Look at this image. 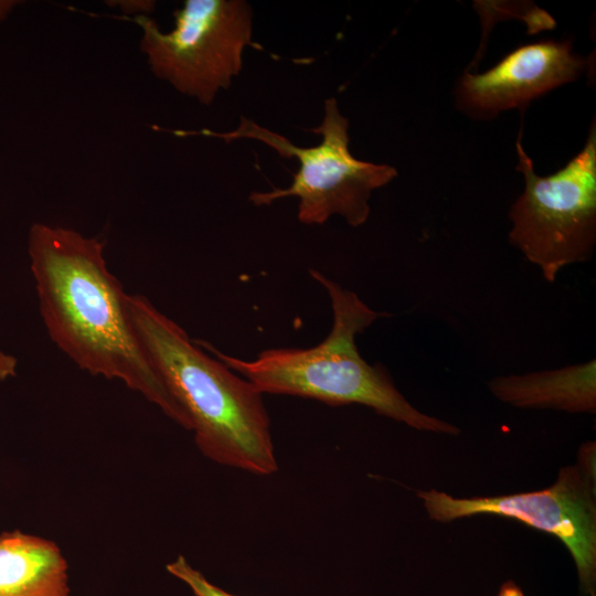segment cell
<instances>
[{"mask_svg":"<svg viewBox=\"0 0 596 596\" xmlns=\"http://www.w3.org/2000/svg\"><path fill=\"white\" fill-rule=\"evenodd\" d=\"M104 245L71 228L31 225L28 251L47 333L82 370L120 380L170 419L192 430L187 409L134 328L127 294L107 268Z\"/></svg>","mask_w":596,"mask_h":596,"instance_id":"cell-1","label":"cell"},{"mask_svg":"<svg viewBox=\"0 0 596 596\" xmlns=\"http://www.w3.org/2000/svg\"><path fill=\"white\" fill-rule=\"evenodd\" d=\"M134 328L192 422L199 450L210 460L255 475L278 469L263 394L191 340L141 295H127Z\"/></svg>","mask_w":596,"mask_h":596,"instance_id":"cell-2","label":"cell"},{"mask_svg":"<svg viewBox=\"0 0 596 596\" xmlns=\"http://www.w3.org/2000/svg\"><path fill=\"white\" fill-rule=\"evenodd\" d=\"M309 273L327 290L332 309L331 330L317 345L267 349L254 360H243L207 341L194 340L195 343L262 394L312 398L331 406L361 404L419 430L458 434L456 426L412 406L383 368L371 365L361 356L356 336L385 313L373 310L354 291L319 270Z\"/></svg>","mask_w":596,"mask_h":596,"instance_id":"cell-3","label":"cell"},{"mask_svg":"<svg viewBox=\"0 0 596 596\" xmlns=\"http://www.w3.org/2000/svg\"><path fill=\"white\" fill-rule=\"evenodd\" d=\"M349 120L341 115L334 97L324 100L321 124L309 131L321 136L312 147H298L283 135L269 130L254 120L241 117L237 128L217 132L207 128L199 131L173 130L179 137L203 135L231 142L254 139L273 148L280 157L296 158L299 169L286 189L267 192L254 191L248 200L257 205L295 196L298 220L309 225H321L330 216L340 215L351 226H360L370 215L372 192L387 184L397 171L389 164L366 162L353 157L349 150Z\"/></svg>","mask_w":596,"mask_h":596,"instance_id":"cell-4","label":"cell"},{"mask_svg":"<svg viewBox=\"0 0 596 596\" xmlns=\"http://www.w3.org/2000/svg\"><path fill=\"white\" fill-rule=\"evenodd\" d=\"M519 162L525 188L510 209V243L554 283L566 266L588 260L596 244V127L584 148L561 170L541 177L520 138Z\"/></svg>","mask_w":596,"mask_h":596,"instance_id":"cell-5","label":"cell"},{"mask_svg":"<svg viewBox=\"0 0 596 596\" xmlns=\"http://www.w3.org/2000/svg\"><path fill=\"white\" fill-rule=\"evenodd\" d=\"M173 17L169 32L146 14L120 19L141 28L140 50L155 76L210 105L241 72L245 47L255 46L252 8L245 0H187Z\"/></svg>","mask_w":596,"mask_h":596,"instance_id":"cell-6","label":"cell"},{"mask_svg":"<svg viewBox=\"0 0 596 596\" xmlns=\"http://www.w3.org/2000/svg\"><path fill=\"white\" fill-rule=\"evenodd\" d=\"M592 479L578 466H570L560 470L553 486L540 491L454 498L433 489L419 491L417 496L436 521L449 522L473 514H497L555 535L573 556L582 593L595 596L596 505Z\"/></svg>","mask_w":596,"mask_h":596,"instance_id":"cell-7","label":"cell"},{"mask_svg":"<svg viewBox=\"0 0 596 596\" xmlns=\"http://www.w3.org/2000/svg\"><path fill=\"white\" fill-rule=\"evenodd\" d=\"M588 66L570 41L522 45L482 74L465 73L458 83L457 103L467 115L490 119L577 79Z\"/></svg>","mask_w":596,"mask_h":596,"instance_id":"cell-8","label":"cell"},{"mask_svg":"<svg viewBox=\"0 0 596 596\" xmlns=\"http://www.w3.org/2000/svg\"><path fill=\"white\" fill-rule=\"evenodd\" d=\"M58 545L19 530L0 534V596H70Z\"/></svg>","mask_w":596,"mask_h":596,"instance_id":"cell-9","label":"cell"},{"mask_svg":"<svg viewBox=\"0 0 596 596\" xmlns=\"http://www.w3.org/2000/svg\"><path fill=\"white\" fill-rule=\"evenodd\" d=\"M488 386L500 401L518 407L596 411V360L556 370L496 376Z\"/></svg>","mask_w":596,"mask_h":596,"instance_id":"cell-10","label":"cell"},{"mask_svg":"<svg viewBox=\"0 0 596 596\" xmlns=\"http://www.w3.org/2000/svg\"><path fill=\"white\" fill-rule=\"evenodd\" d=\"M167 571L183 582L195 596H236L212 584L183 555L166 565Z\"/></svg>","mask_w":596,"mask_h":596,"instance_id":"cell-11","label":"cell"},{"mask_svg":"<svg viewBox=\"0 0 596 596\" xmlns=\"http://www.w3.org/2000/svg\"><path fill=\"white\" fill-rule=\"evenodd\" d=\"M118 7L123 9L125 14L128 13H139L137 15H141V13H149L155 8V2L152 1H118Z\"/></svg>","mask_w":596,"mask_h":596,"instance_id":"cell-12","label":"cell"},{"mask_svg":"<svg viewBox=\"0 0 596 596\" xmlns=\"http://www.w3.org/2000/svg\"><path fill=\"white\" fill-rule=\"evenodd\" d=\"M17 359L0 351V381L15 376Z\"/></svg>","mask_w":596,"mask_h":596,"instance_id":"cell-13","label":"cell"},{"mask_svg":"<svg viewBox=\"0 0 596 596\" xmlns=\"http://www.w3.org/2000/svg\"><path fill=\"white\" fill-rule=\"evenodd\" d=\"M497 596H524V594L513 581H508L500 586Z\"/></svg>","mask_w":596,"mask_h":596,"instance_id":"cell-14","label":"cell"},{"mask_svg":"<svg viewBox=\"0 0 596 596\" xmlns=\"http://www.w3.org/2000/svg\"><path fill=\"white\" fill-rule=\"evenodd\" d=\"M20 3L17 0H0V22L6 20Z\"/></svg>","mask_w":596,"mask_h":596,"instance_id":"cell-15","label":"cell"}]
</instances>
